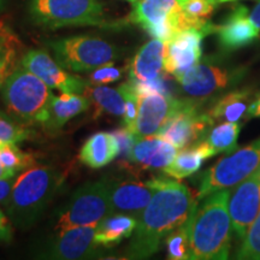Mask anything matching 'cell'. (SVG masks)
<instances>
[{"mask_svg":"<svg viewBox=\"0 0 260 260\" xmlns=\"http://www.w3.org/2000/svg\"><path fill=\"white\" fill-rule=\"evenodd\" d=\"M149 182L154 193L138 219L126 248L128 259H147L155 254L162 240L190 218L199 201L178 180L152 178Z\"/></svg>","mask_w":260,"mask_h":260,"instance_id":"cell-1","label":"cell"},{"mask_svg":"<svg viewBox=\"0 0 260 260\" xmlns=\"http://www.w3.org/2000/svg\"><path fill=\"white\" fill-rule=\"evenodd\" d=\"M230 189L207 195L198 205L190 219V260H224L229 258L232 218L228 201Z\"/></svg>","mask_w":260,"mask_h":260,"instance_id":"cell-2","label":"cell"},{"mask_svg":"<svg viewBox=\"0 0 260 260\" xmlns=\"http://www.w3.org/2000/svg\"><path fill=\"white\" fill-rule=\"evenodd\" d=\"M64 175L50 167H31L16 177L5 200L9 219L19 229H28L40 218L63 187Z\"/></svg>","mask_w":260,"mask_h":260,"instance_id":"cell-3","label":"cell"},{"mask_svg":"<svg viewBox=\"0 0 260 260\" xmlns=\"http://www.w3.org/2000/svg\"><path fill=\"white\" fill-rule=\"evenodd\" d=\"M6 112L19 124L46 125L53 94L50 87L21 65L12 73L2 88Z\"/></svg>","mask_w":260,"mask_h":260,"instance_id":"cell-4","label":"cell"},{"mask_svg":"<svg viewBox=\"0 0 260 260\" xmlns=\"http://www.w3.org/2000/svg\"><path fill=\"white\" fill-rule=\"evenodd\" d=\"M130 23L145 29L151 37L169 42L177 32L186 29H210L216 25L211 22H198L184 14L178 0H139L129 16Z\"/></svg>","mask_w":260,"mask_h":260,"instance_id":"cell-5","label":"cell"},{"mask_svg":"<svg viewBox=\"0 0 260 260\" xmlns=\"http://www.w3.org/2000/svg\"><path fill=\"white\" fill-rule=\"evenodd\" d=\"M110 183L106 180L89 182L77 188L71 198L58 211L53 222L54 233L77 226L98 225L113 214L110 200Z\"/></svg>","mask_w":260,"mask_h":260,"instance_id":"cell-6","label":"cell"},{"mask_svg":"<svg viewBox=\"0 0 260 260\" xmlns=\"http://www.w3.org/2000/svg\"><path fill=\"white\" fill-rule=\"evenodd\" d=\"M32 23L47 29L105 24L100 0H29Z\"/></svg>","mask_w":260,"mask_h":260,"instance_id":"cell-7","label":"cell"},{"mask_svg":"<svg viewBox=\"0 0 260 260\" xmlns=\"http://www.w3.org/2000/svg\"><path fill=\"white\" fill-rule=\"evenodd\" d=\"M48 45L58 63L74 73L93 71L104 65L113 64L121 57V50L115 45L86 35L59 39Z\"/></svg>","mask_w":260,"mask_h":260,"instance_id":"cell-8","label":"cell"},{"mask_svg":"<svg viewBox=\"0 0 260 260\" xmlns=\"http://www.w3.org/2000/svg\"><path fill=\"white\" fill-rule=\"evenodd\" d=\"M260 167V139L234 151L201 175L198 200L222 189L236 187Z\"/></svg>","mask_w":260,"mask_h":260,"instance_id":"cell-9","label":"cell"},{"mask_svg":"<svg viewBox=\"0 0 260 260\" xmlns=\"http://www.w3.org/2000/svg\"><path fill=\"white\" fill-rule=\"evenodd\" d=\"M187 100H180L162 93H145L139 95L138 117L133 133L138 138L157 135L162 126L180 111Z\"/></svg>","mask_w":260,"mask_h":260,"instance_id":"cell-10","label":"cell"},{"mask_svg":"<svg viewBox=\"0 0 260 260\" xmlns=\"http://www.w3.org/2000/svg\"><path fill=\"white\" fill-rule=\"evenodd\" d=\"M228 209L236 237L243 240L260 211V167L230 191Z\"/></svg>","mask_w":260,"mask_h":260,"instance_id":"cell-11","label":"cell"},{"mask_svg":"<svg viewBox=\"0 0 260 260\" xmlns=\"http://www.w3.org/2000/svg\"><path fill=\"white\" fill-rule=\"evenodd\" d=\"M19 65L44 81L50 88L58 89L61 93L84 94L88 86V81L67 73L46 51H28L22 56Z\"/></svg>","mask_w":260,"mask_h":260,"instance_id":"cell-12","label":"cell"},{"mask_svg":"<svg viewBox=\"0 0 260 260\" xmlns=\"http://www.w3.org/2000/svg\"><path fill=\"white\" fill-rule=\"evenodd\" d=\"M212 124L209 113H201L197 103L187 100L180 111L159 130L157 136L182 149L197 141Z\"/></svg>","mask_w":260,"mask_h":260,"instance_id":"cell-13","label":"cell"},{"mask_svg":"<svg viewBox=\"0 0 260 260\" xmlns=\"http://www.w3.org/2000/svg\"><path fill=\"white\" fill-rule=\"evenodd\" d=\"M98 225L77 226L58 233L40 253V258L57 260H76L93 256L98 247L95 229Z\"/></svg>","mask_w":260,"mask_h":260,"instance_id":"cell-14","label":"cell"},{"mask_svg":"<svg viewBox=\"0 0 260 260\" xmlns=\"http://www.w3.org/2000/svg\"><path fill=\"white\" fill-rule=\"evenodd\" d=\"M209 34H212L210 29L197 28L177 32L167 42L164 70L176 77L199 64L203 53V39Z\"/></svg>","mask_w":260,"mask_h":260,"instance_id":"cell-15","label":"cell"},{"mask_svg":"<svg viewBox=\"0 0 260 260\" xmlns=\"http://www.w3.org/2000/svg\"><path fill=\"white\" fill-rule=\"evenodd\" d=\"M182 89L193 98H206L226 88L232 81L229 71L211 63H199L175 77Z\"/></svg>","mask_w":260,"mask_h":260,"instance_id":"cell-16","label":"cell"},{"mask_svg":"<svg viewBox=\"0 0 260 260\" xmlns=\"http://www.w3.org/2000/svg\"><path fill=\"white\" fill-rule=\"evenodd\" d=\"M154 193L151 182H111L110 200L113 213L128 214L139 219Z\"/></svg>","mask_w":260,"mask_h":260,"instance_id":"cell-17","label":"cell"},{"mask_svg":"<svg viewBox=\"0 0 260 260\" xmlns=\"http://www.w3.org/2000/svg\"><path fill=\"white\" fill-rule=\"evenodd\" d=\"M214 34L218 35L220 45L226 50H237L259 38L258 29L249 18L248 9L243 5L235 6L225 22L216 25Z\"/></svg>","mask_w":260,"mask_h":260,"instance_id":"cell-18","label":"cell"},{"mask_svg":"<svg viewBox=\"0 0 260 260\" xmlns=\"http://www.w3.org/2000/svg\"><path fill=\"white\" fill-rule=\"evenodd\" d=\"M167 42L153 38L145 44L128 65L130 82H144L160 76L165 65Z\"/></svg>","mask_w":260,"mask_h":260,"instance_id":"cell-19","label":"cell"},{"mask_svg":"<svg viewBox=\"0 0 260 260\" xmlns=\"http://www.w3.org/2000/svg\"><path fill=\"white\" fill-rule=\"evenodd\" d=\"M177 154V148L157 135L138 138L128 160L141 169H162Z\"/></svg>","mask_w":260,"mask_h":260,"instance_id":"cell-20","label":"cell"},{"mask_svg":"<svg viewBox=\"0 0 260 260\" xmlns=\"http://www.w3.org/2000/svg\"><path fill=\"white\" fill-rule=\"evenodd\" d=\"M119 155V145L112 133L99 132L84 142L80 151V160L90 169H100Z\"/></svg>","mask_w":260,"mask_h":260,"instance_id":"cell-21","label":"cell"},{"mask_svg":"<svg viewBox=\"0 0 260 260\" xmlns=\"http://www.w3.org/2000/svg\"><path fill=\"white\" fill-rule=\"evenodd\" d=\"M213 155H216V152L209 142H198L190 147L180 149L174 160L164 169V172L175 180H183L199 170L203 162Z\"/></svg>","mask_w":260,"mask_h":260,"instance_id":"cell-22","label":"cell"},{"mask_svg":"<svg viewBox=\"0 0 260 260\" xmlns=\"http://www.w3.org/2000/svg\"><path fill=\"white\" fill-rule=\"evenodd\" d=\"M90 100L84 94L61 93L53 96L50 107V119L45 125L47 129L57 130L67 124L74 117L89 109Z\"/></svg>","mask_w":260,"mask_h":260,"instance_id":"cell-23","label":"cell"},{"mask_svg":"<svg viewBox=\"0 0 260 260\" xmlns=\"http://www.w3.org/2000/svg\"><path fill=\"white\" fill-rule=\"evenodd\" d=\"M138 219L128 214L113 213L98 224L95 242L99 246L113 247L134 234Z\"/></svg>","mask_w":260,"mask_h":260,"instance_id":"cell-24","label":"cell"},{"mask_svg":"<svg viewBox=\"0 0 260 260\" xmlns=\"http://www.w3.org/2000/svg\"><path fill=\"white\" fill-rule=\"evenodd\" d=\"M251 90H237L224 95L211 107L209 116L213 122H239L247 119L251 106Z\"/></svg>","mask_w":260,"mask_h":260,"instance_id":"cell-25","label":"cell"},{"mask_svg":"<svg viewBox=\"0 0 260 260\" xmlns=\"http://www.w3.org/2000/svg\"><path fill=\"white\" fill-rule=\"evenodd\" d=\"M22 42L8 23L0 21V88L17 69L21 61Z\"/></svg>","mask_w":260,"mask_h":260,"instance_id":"cell-26","label":"cell"},{"mask_svg":"<svg viewBox=\"0 0 260 260\" xmlns=\"http://www.w3.org/2000/svg\"><path fill=\"white\" fill-rule=\"evenodd\" d=\"M84 95L88 96L90 102L95 105L98 113H110L116 117L124 116L125 100L118 88L113 89L88 83Z\"/></svg>","mask_w":260,"mask_h":260,"instance_id":"cell-27","label":"cell"},{"mask_svg":"<svg viewBox=\"0 0 260 260\" xmlns=\"http://www.w3.org/2000/svg\"><path fill=\"white\" fill-rule=\"evenodd\" d=\"M240 130H241V124L237 122H223L211 130L206 141L213 148L216 154L233 153L237 148V138Z\"/></svg>","mask_w":260,"mask_h":260,"instance_id":"cell-28","label":"cell"},{"mask_svg":"<svg viewBox=\"0 0 260 260\" xmlns=\"http://www.w3.org/2000/svg\"><path fill=\"white\" fill-rule=\"evenodd\" d=\"M0 161L11 177H16L19 172H23L37 164L34 155L19 149L17 145L8 144H3L0 147Z\"/></svg>","mask_w":260,"mask_h":260,"instance_id":"cell-29","label":"cell"},{"mask_svg":"<svg viewBox=\"0 0 260 260\" xmlns=\"http://www.w3.org/2000/svg\"><path fill=\"white\" fill-rule=\"evenodd\" d=\"M193 216V214H191ZM190 218L169 235L167 241L168 258L172 260L189 259L190 251Z\"/></svg>","mask_w":260,"mask_h":260,"instance_id":"cell-30","label":"cell"},{"mask_svg":"<svg viewBox=\"0 0 260 260\" xmlns=\"http://www.w3.org/2000/svg\"><path fill=\"white\" fill-rule=\"evenodd\" d=\"M237 259L260 260V211L251 228L247 232L240 251L237 252Z\"/></svg>","mask_w":260,"mask_h":260,"instance_id":"cell-31","label":"cell"},{"mask_svg":"<svg viewBox=\"0 0 260 260\" xmlns=\"http://www.w3.org/2000/svg\"><path fill=\"white\" fill-rule=\"evenodd\" d=\"M32 132L16 121H10L0 113V142L8 145H17L30 139Z\"/></svg>","mask_w":260,"mask_h":260,"instance_id":"cell-32","label":"cell"},{"mask_svg":"<svg viewBox=\"0 0 260 260\" xmlns=\"http://www.w3.org/2000/svg\"><path fill=\"white\" fill-rule=\"evenodd\" d=\"M118 89L121 90L122 95L124 96L125 100V111L124 116H123L124 125L133 132L136 122V117H138L139 94L136 93L135 88L133 87V84L130 83L129 81L125 83H122L121 86L118 87Z\"/></svg>","mask_w":260,"mask_h":260,"instance_id":"cell-33","label":"cell"},{"mask_svg":"<svg viewBox=\"0 0 260 260\" xmlns=\"http://www.w3.org/2000/svg\"><path fill=\"white\" fill-rule=\"evenodd\" d=\"M182 10L188 17L198 22H207L212 15L214 5L210 0H178Z\"/></svg>","mask_w":260,"mask_h":260,"instance_id":"cell-34","label":"cell"},{"mask_svg":"<svg viewBox=\"0 0 260 260\" xmlns=\"http://www.w3.org/2000/svg\"><path fill=\"white\" fill-rule=\"evenodd\" d=\"M122 76V69L113 67L112 64H109L93 70L92 74L89 75V79L87 81H88L89 84H94V86H104V84H109L121 80Z\"/></svg>","mask_w":260,"mask_h":260,"instance_id":"cell-35","label":"cell"},{"mask_svg":"<svg viewBox=\"0 0 260 260\" xmlns=\"http://www.w3.org/2000/svg\"><path fill=\"white\" fill-rule=\"evenodd\" d=\"M112 134L115 135L117 142L119 145V154H122L124 159H128L130 152H132L136 140H138V136L126 126L115 130V132H112Z\"/></svg>","mask_w":260,"mask_h":260,"instance_id":"cell-36","label":"cell"},{"mask_svg":"<svg viewBox=\"0 0 260 260\" xmlns=\"http://www.w3.org/2000/svg\"><path fill=\"white\" fill-rule=\"evenodd\" d=\"M16 181V177L11 178H0V203H5L10 193H11L12 187Z\"/></svg>","mask_w":260,"mask_h":260,"instance_id":"cell-37","label":"cell"},{"mask_svg":"<svg viewBox=\"0 0 260 260\" xmlns=\"http://www.w3.org/2000/svg\"><path fill=\"white\" fill-rule=\"evenodd\" d=\"M12 233L10 228L9 220L0 211V242H9L11 240Z\"/></svg>","mask_w":260,"mask_h":260,"instance_id":"cell-38","label":"cell"},{"mask_svg":"<svg viewBox=\"0 0 260 260\" xmlns=\"http://www.w3.org/2000/svg\"><path fill=\"white\" fill-rule=\"evenodd\" d=\"M249 18H251L252 23L255 25V28L259 31V38H260V0H258L254 8L251 12H249Z\"/></svg>","mask_w":260,"mask_h":260,"instance_id":"cell-39","label":"cell"},{"mask_svg":"<svg viewBox=\"0 0 260 260\" xmlns=\"http://www.w3.org/2000/svg\"><path fill=\"white\" fill-rule=\"evenodd\" d=\"M254 117H260V95L256 98L251 104L248 110V116H247V119L254 118Z\"/></svg>","mask_w":260,"mask_h":260,"instance_id":"cell-40","label":"cell"},{"mask_svg":"<svg viewBox=\"0 0 260 260\" xmlns=\"http://www.w3.org/2000/svg\"><path fill=\"white\" fill-rule=\"evenodd\" d=\"M2 142H0V147H2ZM0 178H11V176L8 174V171L5 170L4 167H3L2 161H0Z\"/></svg>","mask_w":260,"mask_h":260,"instance_id":"cell-41","label":"cell"},{"mask_svg":"<svg viewBox=\"0 0 260 260\" xmlns=\"http://www.w3.org/2000/svg\"><path fill=\"white\" fill-rule=\"evenodd\" d=\"M212 4L216 6L218 4H223V3H232V2H237V0H210Z\"/></svg>","mask_w":260,"mask_h":260,"instance_id":"cell-42","label":"cell"},{"mask_svg":"<svg viewBox=\"0 0 260 260\" xmlns=\"http://www.w3.org/2000/svg\"><path fill=\"white\" fill-rule=\"evenodd\" d=\"M5 8V0H0V12Z\"/></svg>","mask_w":260,"mask_h":260,"instance_id":"cell-43","label":"cell"},{"mask_svg":"<svg viewBox=\"0 0 260 260\" xmlns=\"http://www.w3.org/2000/svg\"><path fill=\"white\" fill-rule=\"evenodd\" d=\"M126 2H129V3H133V4H135L136 2H139V0H126Z\"/></svg>","mask_w":260,"mask_h":260,"instance_id":"cell-44","label":"cell"}]
</instances>
